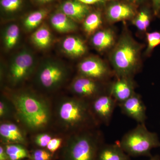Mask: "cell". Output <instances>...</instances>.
I'll return each instance as SVG.
<instances>
[{
    "label": "cell",
    "mask_w": 160,
    "mask_h": 160,
    "mask_svg": "<svg viewBox=\"0 0 160 160\" xmlns=\"http://www.w3.org/2000/svg\"><path fill=\"white\" fill-rule=\"evenodd\" d=\"M22 0H1V6L6 11L14 12L22 5Z\"/></svg>",
    "instance_id": "4dcf8cb0"
},
{
    "label": "cell",
    "mask_w": 160,
    "mask_h": 160,
    "mask_svg": "<svg viewBox=\"0 0 160 160\" xmlns=\"http://www.w3.org/2000/svg\"><path fill=\"white\" fill-rule=\"evenodd\" d=\"M103 144L104 138L99 128L79 132L66 136L57 158L58 160H98Z\"/></svg>",
    "instance_id": "3957f363"
},
{
    "label": "cell",
    "mask_w": 160,
    "mask_h": 160,
    "mask_svg": "<svg viewBox=\"0 0 160 160\" xmlns=\"http://www.w3.org/2000/svg\"><path fill=\"white\" fill-rule=\"evenodd\" d=\"M141 49V45L129 34L122 36L110 55V61L117 78L133 77L139 69Z\"/></svg>",
    "instance_id": "277c9868"
},
{
    "label": "cell",
    "mask_w": 160,
    "mask_h": 160,
    "mask_svg": "<svg viewBox=\"0 0 160 160\" xmlns=\"http://www.w3.org/2000/svg\"><path fill=\"white\" fill-rule=\"evenodd\" d=\"M119 144L129 156L151 157L153 148L160 147V141L156 132L149 131L145 124H138L126 132Z\"/></svg>",
    "instance_id": "5b68a950"
},
{
    "label": "cell",
    "mask_w": 160,
    "mask_h": 160,
    "mask_svg": "<svg viewBox=\"0 0 160 160\" xmlns=\"http://www.w3.org/2000/svg\"><path fill=\"white\" fill-rule=\"evenodd\" d=\"M0 160H9L5 146L2 143H0Z\"/></svg>",
    "instance_id": "d6a6232c"
},
{
    "label": "cell",
    "mask_w": 160,
    "mask_h": 160,
    "mask_svg": "<svg viewBox=\"0 0 160 160\" xmlns=\"http://www.w3.org/2000/svg\"><path fill=\"white\" fill-rule=\"evenodd\" d=\"M14 106L15 121L29 136L53 130L52 99L29 89H12L3 92Z\"/></svg>",
    "instance_id": "6da1fadb"
},
{
    "label": "cell",
    "mask_w": 160,
    "mask_h": 160,
    "mask_svg": "<svg viewBox=\"0 0 160 160\" xmlns=\"http://www.w3.org/2000/svg\"><path fill=\"white\" fill-rule=\"evenodd\" d=\"M98 160H130V158L119 142L114 144L104 143L99 150Z\"/></svg>",
    "instance_id": "2e32d148"
},
{
    "label": "cell",
    "mask_w": 160,
    "mask_h": 160,
    "mask_svg": "<svg viewBox=\"0 0 160 160\" xmlns=\"http://www.w3.org/2000/svg\"><path fill=\"white\" fill-rule=\"evenodd\" d=\"M34 70L33 56L28 50H22L16 56L9 66L8 82L11 87L19 86L31 76Z\"/></svg>",
    "instance_id": "52a82bcc"
},
{
    "label": "cell",
    "mask_w": 160,
    "mask_h": 160,
    "mask_svg": "<svg viewBox=\"0 0 160 160\" xmlns=\"http://www.w3.org/2000/svg\"></svg>",
    "instance_id": "74e56055"
},
{
    "label": "cell",
    "mask_w": 160,
    "mask_h": 160,
    "mask_svg": "<svg viewBox=\"0 0 160 160\" xmlns=\"http://www.w3.org/2000/svg\"><path fill=\"white\" fill-rule=\"evenodd\" d=\"M101 82L78 75L72 81L69 90L72 95L90 102L102 95L109 93V87L104 88Z\"/></svg>",
    "instance_id": "ba28073f"
},
{
    "label": "cell",
    "mask_w": 160,
    "mask_h": 160,
    "mask_svg": "<svg viewBox=\"0 0 160 160\" xmlns=\"http://www.w3.org/2000/svg\"><path fill=\"white\" fill-rule=\"evenodd\" d=\"M91 41L93 46L99 51L107 50L114 45V32L110 29L100 30L92 36Z\"/></svg>",
    "instance_id": "e0dca14e"
},
{
    "label": "cell",
    "mask_w": 160,
    "mask_h": 160,
    "mask_svg": "<svg viewBox=\"0 0 160 160\" xmlns=\"http://www.w3.org/2000/svg\"><path fill=\"white\" fill-rule=\"evenodd\" d=\"M47 13V10L45 9H41L32 12L25 19L24 26L29 30L34 29L45 18Z\"/></svg>",
    "instance_id": "484cf974"
},
{
    "label": "cell",
    "mask_w": 160,
    "mask_h": 160,
    "mask_svg": "<svg viewBox=\"0 0 160 160\" xmlns=\"http://www.w3.org/2000/svg\"><path fill=\"white\" fill-rule=\"evenodd\" d=\"M89 104L92 112L100 126H108L115 108L118 106L116 100L109 93H108L96 98Z\"/></svg>",
    "instance_id": "9c48e42d"
},
{
    "label": "cell",
    "mask_w": 160,
    "mask_h": 160,
    "mask_svg": "<svg viewBox=\"0 0 160 160\" xmlns=\"http://www.w3.org/2000/svg\"><path fill=\"white\" fill-rule=\"evenodd\" d=\"M52 103L53 129L58 133L68 136L99 127L89 102L71 95L52 99Z\"/></svg>",
    "instance_id": "7a4b0ae2"
},
{
    "label": "cell",
    "mask_w": 160,
    "mask_h": 160,
    "mask_svg": "<svg viewBox=\"0 0 160 160\" xmlns=\"http://www.w3.org/2000/svg\"><path fill=\"white\" fill-rule=\"evenodd\" d=\"M132 78H119L109 86V92L118 105L125 102L135 93Z\"/></svg>",
    "instance_id": "4fadbf2b"
},
{
    "label": "cell",
    "mask_w": 160,
    "mask_h": 160,
    "mask_svg": "<svg viewBox=\"0 0 160 160\" xmlns=\"http://www.w3.org/2000/svg\"><path fill=\"white\" fill-rule=\"evenodd\" d=\"M153 12L155 15L160 16V0H152Z\"/></svg>",
    "instance_id": "1f68e13d"
},
{
    "label": "cell",
    "mask_w": 160,
    "mask_h": 160,
    "mask_svg": "<svg viewBox=\"0 0 160 160\" xmlns=\"http://www.w3.org/2000/svg\"><path fill=\"white\" fill-rule=\"evenodd\" d=\"M27 131L15 121L0 122V143L20 144L28 147L30 142Z\"/></svg>",
    "instance_id": "30bf717a"
},
{
    "label": "cell",
    "mask_w": 160,
    "mask_h": 160,
    "mask_svg": "<svg viewBox=\"0 0 160 160\" xmlns=\"http://www.w3.org/2000/svg\"><path fill=\"white\" fill-rule=\"evenodd\" d=\"M62 48L66 53L73 57H79L87 50L85 43L80 38L74 36L66 38L63 41Z\"/></svg>",
    "instance_id": "ac0fdd59"
},
{
    "label": "cell",
    "mask_w": 160,
    "mask_h": 160,
    "mask_svg": "<svg viewBox=\"0 0 160 160\" xmlns=\"http://www.w3.org/2000/svg\"><path fill=\"white\" fill-rule=\"evenodd\" d=\"M62 12L73 21H81L86 18L89 8L86 4L75 1H67L61 7Z\"/></svg>",
    "instance_id": "9a60e30c"
},
{
    "label": "cell",
    "mask_w": 160,
    "mask_h": 160,
    "mask_svg": "<svg viewBox=\"0 0 160 160\" xmlns=\"http://www.w3.org/2000/svg\"><path fill=\"white\" fill-rule=\"evenodd\" d=\"M50 23L57 31L62 33L74 31L77 28L74 21L63 12L54 13L50 18Z\"/></svg>",
    "instance_id": "d6986e66"
},
{
    "label": "cell",
    "mask_w": 160,
    "mask_h": 160,
    "mask_svg": "<svg viewBox=\"0 0 160 160\" xmlns=\"http://www.w3.org/2000/svg\"><path fill=\"white\" fill-rule=\"evenodd\" d=\"M129 2H136L141 1V0H129Z\"/></svg>",
    "instance_id": "8d00e7d4"
},
{
    "label": "cell",
    "mask_w": 160,
    "mask_h": 160,
    "mask_svg": "<svg viewBox=\"0 0 160 160\" xmlns=\"http://www.w3.org/2000/svg\"><path fill=\"white\" fill-rule=\"evenodd\" d=\"M58 133H59L53 130L42 132L30 135L29 139L35 148L46 149L52 139Z\"/></svg>",
    "instance_id": "603a6c76"
},
{
    "label": "cell",
    "mask_w": 160,
    "mask_h": 160,
    "mask_svg": "<svg viewBox=\"0 0 160 160\" xmlns=\"http://www.w3.org/2000/svg\"><path fill=\"white\" fill-rule=\"evenodd\" d=\"M149 160H160V156L158 155H156L153 156H152Z\"/></svg>",
    "instance_id": "e575fe53"
},
{
    "label": "cell",
    "mask_w": 160,
    "mask_h": 160,
    "mask_svg": "<svg viewBox=\"0 0 160 160\" xmlns=\"http://www.w3.org/2000/svg\"><path fill=\"white\" fill-rule=\"evenodd\" d=\"M135 14L134 9L131 5L123 3L111 4L106 10V17L111 22L129 19L133 18Z\"/></svg>",
    "instance_id": "5bb4252c"
},
{
    "label": "cell",
    "mask_w": 160,
    "mask_h": 160,
    "mask_svg": "<svg viewBox=\"0 0 160 160\" xmlns=\"http://www.w3.org/2000/svg\"><path fill=\"white\" fill-rule=\"evenodd\" d=\"M66 136L58 133L52 139L46 149L53 154L57 155L58 152L62 147Z\"/></svg>",
    "instance_id": "f1b7e54d"
},
{
    "label": "cell",
    "mask_w": 160,
    "mask_h": 160,
    "mask_svg": "<svg viewBox=\"0 0 160 160\" xmlns=\"http://www.w3.org/2000/svg\"><path fill=\"white\" fill-rule=\"evenodd\" d=\"M150 16L147 11L143 10L139 12L132 21V23L140 31H146L150 25Z\"/></svg>",
    "instance_id": "83f0119b"
},
{
    "label": "cell",
    "mask_w": 160,
    "mask_h": 160,
    "mask_svg": "<svg viewBox=\"0 0 160 160\" xmlns=\"http://www.w3.org/2000/svg\"><path fill=\"white\" fill-rule=\"evenodd\" d=\"M29 160H55L57 155L54 154L45 148H35L29 150Z\"/></svg>",
    "instance_id": "4316f807"
},
{
    "label": "cell",
    "mask_w": 160,
    "mask_h": 160,
    "mask_svg": "<svg viewBox=\"0 0 160 160\" xmlns=\"http://www.w3.org/2000/svg\"><path fill=\"white\" fill-rule=\"evenodd\" d=\"M78 69L79 75L102 82L107 79L111 75L106 63L97 58L83 60L78 65Z\"/></svg>",
    "instance_id": "8fae6325"
},
{
    "label": "cell",
    "mask_w": 160,
    "mask_h": 160,
    "mask_svg": "<svg viewBox=\"0 0 160 160\" xmlns=\"http://www.w3.org/2000/svg\"><path fill=\"white\" fill-rule=\"evenodd\" d=\"M52 34L47 27L42 26L38 29L31 37L34 45L41 49L47 48L50 45L52 41Z\"/></svg>",
    "instance_id": "44dd1931"
},
{
    "label": "cell",
    "mask_w": 160,
    "mask_h": 160,
    "mask_svg": "<svg viewBox=\"0 0 160 160\" xmlns=\"http://www.w3.org/2000/svg\"><path fill=\"white\" fill-rule=\"evenodd\" d=\"M69 72L65 66L54 61H48L40 66L36 81L45 94L55 93L66 82Z\"/></svg>",
    "instance_id": "8992f818"
},
{
    "label": "cell",
    "mask_w": 160,
    "mask_h": 160,
    "mask_svg": "<svg viewBox=\"0 0 160 160\" xmlns=\"http://www.w3.org/2000/svg\"><path fill=\"white\" fill-rule=\"evenodd\" d=\"M38 1H39L40 2H42L46 3L51 2L52 0H38Z\"/></svg>",
    "instance_id": "d590c367"
},
{
    "label": "cell",
    "mask_w": 160,
    "mask_h": 160,
    "mask_svg": "<svg viewBox=\"0 0 160 160\" xmlns=\"http://www.w3.org/2000/svg\"><path fill=\"white\" fill-rule=\"evenodd\" d=\"M102 24L101 14L99 12H92L88 15L85 18L83 28L87 34L91 35L99 28Z\"/></svg>",
    "instance_id": "d4e9b609"
},
{
    "label": "cell",
    "mask_w": 160,
    "mask_h": 160,
    "mask_svg": "<svg viewBox=\"0 0 160 160\" xmlns=\"http://www.w3.org/2000/svg\"><path fill=\"white\" fill-rule=\"evenodd\" d=\"M123 114L136 121L138 124H145L146 106L139 94L135 93L131 97L118 105Z\"/></svg>",
    "instance_id": "7c38bea8"
},
{
    "label": "cell",
    "mask_w": 160,
    "mask_h": 160,
    "mask_svg": "<svg viewBox=\"0 0 160 160\" xmlns=\"http://www.w3.org/2000/svg\"><path fill=\"white\" fill-rule=\"evenodd\" d=\"M4 145V144H3ZM9 160L29 159L30 151L27 146L20 144L4 145Z\"/></svg>",
    "instance_id": "ffe728a7"
},
{
    "label": "cell",
    "mask_w": 160,
    "mask_h": 160,
    "mask_svg": "<svg viewBox=\"0 0 160 160\" xmlns=\"http://www.w3.org/2000/svg\"><path fill=\"white\" fill-rule=\"evenodd\" d=\"M15 121V112L13 104L3 92L0 97V122Z\"/></svg>",
    "instance_id": "7402d4cb"
},
{
    "label": "cell",
    "mask_w": 160,
    "mask_h": 160,
    "mask_svg": "<svg viewBox=\"0 0 160 160\" xmlns=\"http://www.w3.org/2000/svg\"><path fill=\"white\" fill-rule=\"evenodd\" d=\"M20 33L19 28L16 24H11L7 27L4 36V42L6 49H12L16 45Z\"/></svg>",
    "instance_id": "cb8c5ba5"
},
{
    "label": "cell",
    "mask_w": 160,
    "mask_h": 160,
    "mask_svg": "<svg viewBox=\"0 0 160 160\" xmlns=\"http://www.w3.org/2000/svg\"><path fill=\"white\" fill-rule=\"evenodd\" d=\"M78 1L86 5H91V4H95L99 2H102L105 0H78Z\"/></svg>",
    "instance_id": "836d02e7"
},
{
    "label": "cell",
    "mask_w": 160,
    "mask_h": 160,
    "mask_svg": "<svg viewBox=\"0 0 160 160\" xmlns=\"http://www.w3.org/2000/svg\"><path fill=\"white\" fill-rule=\"evenodd\" d=\"M147 47L146 53L150 54L153 49L160 45V32L153 31L146 33Z\"/></svg>",
    "instance_id": "f546056e"
}]
</instances>
